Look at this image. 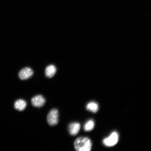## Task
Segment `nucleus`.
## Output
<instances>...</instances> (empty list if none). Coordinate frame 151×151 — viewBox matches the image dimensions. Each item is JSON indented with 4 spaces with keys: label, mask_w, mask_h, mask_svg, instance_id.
Masks as SVG:
<instances>
[{
    "label": "nucleus",
    "mask_w": 151,
    "mask_h": 151,
    "mask_svg": "<svg viewBox=\"0 0 151 151\" xmlns=\"http://www.w3.org/2000/svg\"><path fill=\"white\" fill-rule=\"evenodd\" d=\"M56 68L54 65H49L46 68L45 70L46 76L48 78H51L55 74Z\"/></svg>",
    "instance_id": "7"
},
{
    "label": "nucleus",
    "mask_w": 151,
    "mask_h": 151,
    "mask_svg": "<svg viewBox=\"0 0 151 151\" xmlns=\"http://www.w3.org/2000/svg\"><path fill=\"white\" fill-rule=\"evenodd\" d=\"M33 74V71L31 68L25 67L19 71L18 76L20 80H25L31 78Z\"/></svg>",
    "instance_id": "4"
},
{
    "label": "nucleus",
    "mask_w": 151,
    "mask_h": 151,
    "mask_svg": "<svg viewBox=\"0 0 151 151\" xmlns=\"http://www.w3.org/2000/svg\"><path fill=\"white\" fill-rule=\"evenodd\" d=\"M94 123L93 120H90L85 124L84 129L86 131H90L93 129Z\"/></svg>",
    "instance_id": "10"
},
{
    "label": "nucleus",
    "mask_w": 151,
    "mask_h": 151,
    "mask_svg": "<svg viewBox=\"0 0 151 151\" xmlns=\"http://www.w3.org/2000/svg\"><path fill=\"white\" fill-rule=\"evenodd\" d=\"M45 102L46 99L41 95L36 96L31 99V103L33 106L38 108L43 106Z\"/></svg>",
    "instance_id": "5"
},
{
    "label": "nucleus",
    "mask_w": 151,
    "mask_h": 151,
    "mask_svg": "<svg viewBox=\"0 0 151 151\" xmlns=\"http://www.w3.org/2000/svg\"><path fill=\"white\" fill-rule=\"evenodd\" d=\"M74 147L78 151H89L92 148V143L90 139L86 137H80L76 139Z\"/></svg>",
    "instance_id": "1"
},
{
    "label": "nucleus",
    "mask_w": 151,
    "mask_h": 151,
    "mask_svg": "<svg viewBox=\"0 0 151 151\" xmlns=\"http://www.w3.org/2000/svg\"><path fill=\"white\" fill-rule=\"evenodd\" d=\"M119 137L116 132H113L109 137L104 139L103 142L105 146L112 147L114 146L118 141Z\"/></svg>",
    "instance_id": "3"
},
{
    "label": "nucleus",
    "mask_w": 151,
    "mask_h": 151,
    "mask_svg": "<svg viewBox=\"0 0 151 151\" xmlns=\"http://www.w3.org/2000/svg\"><path fill=\"white\" fill-rule=\"evenodd\" d=\"M87 110L93 113L97 112L99 110V105L93 102H92L88 104L86 106Z\"/></svg>",
    "instance_id": "9"
},
{
    "label": "nucleus",
    "mask_w": 151,
    "mask_h": 151,
    "mask_svg": "<svg viewBox=\"0 0 151 151\" xmlns=\"http://www.w3.org/2000/svg\"><path fill=\"white\" fill-rule=\"evenodd\" d=\"M27 104L26 101L22 99L17 100L14 104V108L19 111H23L27 106Z\"/></svg>",
    "instance_id": "8"
},
{
    "label": "nucleus",
    "mask_w": 151,
    "mask_h": 151,
    "mask_svg": "<svg viewBox=\"0 0 151 151\" xmlns=\"http://www.w3.org/2000/svg\"><path fill=\"white\" fill-rule=\"evenodd\" d=\"M47 122L49 125L54 126L58 124L59 113L58 109H53L49 112L47 116Z\"/></svg>",
    "instance_id": "2"
},
{
    "label": "nucleus",
    "mask_w": 151,
    "mask_h": 151,
    "mask_svg": "<svg viewBox=\"0 0 151 151\" xmlns=\"http://www.w3.org/2000/svg\"><path fill=\"white\" fill-rule=\"evenodd\" d=\"M81 125L78 122H73L69 124L68 131L71 135L75 136L77 134L80 129Z\"/></svg>",
    "instance_id": "6"
}]
</instances>
